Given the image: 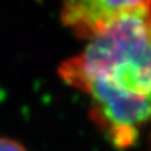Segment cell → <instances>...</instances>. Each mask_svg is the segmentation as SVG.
<instances>
[{
  "mask_svg": "<svg viewBox=\"0 0 151 151\" xmlns=\"http://www.w3.org/2000/svg\"><path fill=\"white\" fill-rule=\"evenodd\" d=\"M145 1L147 0H61V21L77 37L88 40Z\"/></svg>",
  "mask_w": 151,
  "mask_h": 151,
  "instance_id": "obj_2",
  "label": "cell"
},
{
  "mask_svg": "<svg viewBox=\"0 0 151 151\" xmlns=\"http://www.w3.org/2000/svg\"><path fill=\"white\" fill-rule=\"evenodd\" d=\"M58 76L89 98L91 121L113 146H133L151 119V0L88 39Z\"/></svg>",
  "mask_w": 151,
  "mask_h": 151,
  "instance_id": "obj_1",
  "label": "cell"
},
{
  "mask_svg": "<svg viewBox=\"0 0 151 151\" xmlns=\"http://www.w3.org/2000/svg\"><path fill=\"white\" fill-rule=\"evenodd\" d=\"M0 151H28L20 142L12 138L0 137Z\"/></svg>",
  "mask_w": 151,
  "mask_h": 151,
  "instance_id": "obj_3",
  "label": "cell"
}]
</instances>
